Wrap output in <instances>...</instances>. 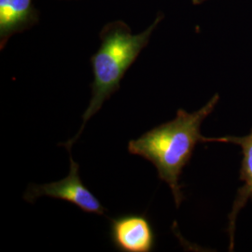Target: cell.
Segmentation results:
<instances>
[{
	"label": "cell",
	"instance_id": "obj_1",
	"mask_svg": "<svg viewBox=\"0 0 252 252\" xmlns=\"http://www.w3.org/2000/svg\"><path fill=\"white\" fill-rule=\"evenodd\" d=\"M219 100V94H215L207 105L191 113L179 109L174 120L154 127L128 143L129 153L144 158L156 167L158 178L171 189L177 207L184 200L180 176L195 147L199 143L213 142V137L204 136L200 129Z\"/></svg>",
	"mask_w": 252,
	"mask_h": 252
},
{
	"label": "cell",
	"instance_id": "obj_2",
	"mask_svg": "<svg viewBox=\"0 0 252 252\" xmlns=\"http://www.w3.org/2000/svg\"><path fill=\"white\" fill-rule=\"evenodd\" d=\"M162 19V13L157 14L153 23L138 34H133L126 22L119 20L109 22L101 29L99 49L91 58L94 74V81L91 85L92 97L88 108L82 115V125L79 133L63 144L68 152L81 136L88 121L99 111L105 101L120 90L121 81L126 71L147 47Z\"/></svg>",
	"mask_w": 252,
	"mask_h": 252
},
{
	"label": "cell",
	"instance_id": "obj_3",
	"mask_svg": "<svg viewBox=\"0 0 252 252\" xmlns=\"http://www.w3.org/2000/svg\"><path fill=\"white\" fill-rule=\"evenodd\" d=\"M69 173L66 178L59 181L45 184H31L24 198L28 203H34L42 196L60 199L79 207L81 211L104 215L106 208L96 196L82 182L80 176V165L70 156Z\"/></svg>",
	"mask_w": 252,
	"mask_h": 252
},
{
	"label": "cell",
	"instance_id": "obj_4",
	"mask_svg": "<svg viewBox=\"0 0 252 252\" xmlns=\"http://www.w3.org/2000/svg\"><path fill=\"white\" fill-rule=\"evenodd\" d=\"M109 237L118 252H151L156 245L153 224L145 214H126L110 220Z\"/></svg>",
	"mask_w": 252,
	"mask_h": 252
},
{
	"label": "cell",
	"instance_id": "obj_5",
	"mask_svg": "<svg viewBox=\"0 0 252 252\" xmlns=\"http://www.w3.org/2000/svg\"><path fill=\"white\" fill-rule=\"evenodd\" d=\"M213 142H223L238 145L242 149L243 159L241 162L239 179L243 182V186L240 187L234 199L232 211L229 214L228 223V234L230 236V247L229 251L233 252L234 249V231L236 218L241 209L248 204L249 201H252V128L251 133L245 136H233L227 135L221 137H213Z\"/></svg>",
	"mask_w": 252,
	"mask_h": 252
},
{
	"label": "cell",
	"instance_id": "obj_6",
	"mask_svg": "<svg viewBox=\"0 0 252 252\" xmlns=\"http://www.w3.org/2000/svg\"><path fill=\"white\" fill-rule=\"evenodd\" d=\"M39 13L33 0H0V49L9 38L38 23Z\"/></svg>",
	"mask_w": 252,
	"mask_h": 252
},
{
	"label": "cell",
	"instance_id": "obj_7",
	"mask_svg": "<svg viewBox=\"0 0 252 252\" xmlns=\"http://www.w3.org/2000/svg\"><path fill=\"white\" fill-rule=\"evenodd\" d=\"M208 0H191V2H192V4L193 5H201V4H203L204 2H207Z\"/></svg>",
	"mask_w": 252,
	"mask_h": 252
}]
</instances>
